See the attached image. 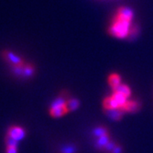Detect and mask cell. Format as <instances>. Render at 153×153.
Wrapping results in <instances>:
<instances>
[{
    "label": "cell",
    "instance_id": "cell-1",
    "mask_svg": "<svg viewBox=\"0 0 153 153\" xmlns=\"http://www.w3.org/2000/svg\"><path fill=\"white\" fill-rule=\"evenodd\" d=\"M110 36L117 39H131L139 34V27L134 22V13L127 6L118 7L112 15L107 28Z\"/></svg>",
    "mask_w": 153,
    "mask_h": 153
},
{
    "label": "cell",
    "instance_id": "cell-2",
    "mask_svg": "<svg viewBox=\"0 0 153 153\" xmlns=\"http://www.w3.org/2000/svg\"><path fill=\"white\" fill-rule=\"evenodd\" d=\"M67 100L65 99L59 97L56 100H55L50 106V110H49V113L52 117H60L66 113L69 112V110L67 108V105H66Z\"/></svg>",
    "mask_w": 153,
    "mask_h": 153
},
{
    "label": "cell",
    "instance_id": "cell-3",
    "mask_svg": "<svg viewBox=\"0 0 153 153\" xmlns=\"http://www.w3.org/2000/svg\"><path fill=\"white\" fill-rule=\"evenodd\" d=\"M25 135H26L25 130L22 127H19V126H12L8 129V132H7V136L10 137L17 141L22 140Z\"/></svg>",
    "mask_w": 153,
    "mask_h": 153
},
{
    "label": "cell",
    "instance_id": "cell-4",
    "mask_svg": "<svg viewBox=\"0 0 153 153\" xmlns=\"http://www.w3.org/2000/svg\"><path fill=\"white\" fill-rule=\"evenodd\" d=\"M107 81H108L109 86L111 88L112 90L116 89V88L118 87L121 83H122V79H121L120 75L117 74V73H115V72L114 73L110 74V76H108Z\"/></svg>",
    "mask_w": 153,
    "mask_h": 153
},
{
    "label": "cell",
    "instance_id": "cell-5",
    "mask_svg": "<svg viewBox=\"0 0 153 153\" xmlns=\"http://www.w3.org/2000/svg\"><path fill=\"white\" fill-rule=\"evenodd\" d=\"M140 109V104L135 100H127L124 105L121 108L123 111L127 112H134Z\"/></svg>",
    "mask_w": 153,
    "mask_h": 153
},
{
    "label": "cell",
    "instance_id": "cell-6",
    "mask_svg": "<svg viewBox=\"0 0 153 153\" xmlns=\"http://www.w3.org/2000/svg\"><path fill=\"white\" fill-rule=\"evenodd\" d=\"M103 106H104V108L105 110L120 109L117 103L116 102V100L111 95L105 99L104 101H103Z\"/></svg>",
    "mask_w": 153,
    "mask_h": 153
},
{
    "label": "cell",
    "instance_id": "cell-7",
    "mask_svg": "<svg viewBox=\"0 0 153 153\" xmlns=\"http://www.w3.org/2000/svg\"><path fill=\"white\" fill-rule=\"evenodd\" d=\"M123 111L121 109H110L105 110V114L107 115L108 117H110L111 119L113 120H119L121 119L122 116H123Z\"/></svg>",
    "mask_w": 153,
    "mask_h": 153
},
{
    "label": "cell",
    "instance_id": "cell-8",
    "mask_svg": "<svg viewBox=\"0 0 153 153\" xmlns=\"http://www.w3.org/2000/svg\"><path fill=\"white\" fill-rule=\"evenodd\" d=\"M111 96L114 98V100H116V102L117 103L120 109L124 105V104H125L126 102H127V100H128V98L126 96H124L122 94L118 93V92H116V91H113V94H111Z\"/></svg>",
    "mask_w": 153,
    "mask_h": 153
},
{
    "label": "cell",
    "instance_id": "cell-9",
    "mask_svg": "<svg viewBox=\"0 0 153 153\" xmlns=\"http://www.w3.org/2000/svg\"><path fill=\"white\" fill-rule=\"evenodd\" d=\"M113 91H116V92H118V93L123 94L127 98H129L132 94L130 88L128 87V85H126V84H123V83H121L120 85L116 89H114Z\"/></svg>",
    "mask_w": 153,
    "mask_h": 153
},
{
    "label": "cell",
    "instance_id": "cell-10",
    "mask_svg": "<svg viewBox=\"0 0 153 153\" xmlns=\"http://www.w3.org/2000/svg\"><path fill=\"white\" fill-rule=\"evenodd\" d=\"M109 142V136H108V134H106L103 136L99 137L98 140H97V146L99 148H105Z\"/></svg>",
    "mask_w": 153,
    "mask_h": 153
},
{
    "label": "cell",
    "instance_id": "cell-11",
    "mask_svg": "<svg viewBox=\"0 0 153 153\" xmlns=\"http://www.w3.org/2000/svg\"><path fill=\"white\" fill-rule=\"evenodd\" d=\"M66 105H67V108L69 110V111H71L76 110L79 106V102L76 99H70L67 100Z\"/></svg>",
    "mask_w": 153,
    "mask_h": 153
},
{
    "label": "cell",
    "instance_id": "cell-12",
    "mask_svg": "<svg viewBox=\"0 0 153 153\" xmlns=\"http://www.w3.org/2000/svg\"><path fill=\"white\" fill-rule=\"evenodd\" d=\"M94 135H95V136L100 137V136H103V135H105V134H107V131H106V129H105V128L100 127V128H95V129H94Z\"/></svg>",
    "mask_w": 153,
    "mask_h": 153
},
{
    "label": "cell",
    "instance_id": "cell-13",
    "mask_svg": "<svg viewBox=\"0 0 153 153\" xmlns=\"http://www.w3.org/2000/svg\"><path fill=\"white\" fill-rule=\"evenodd\" d=\"M6 153H17V147L15 146H7Z\"/></svg>",
    "mask_w": 153,
    "mask_h": 153
},
{
    "label": "cell",
    "instance_id": "cell-14",
    "mask_svg": "<svg viewBox=\"0 0 153 153\" xmlns=\"http://www.w3.org/2000/svg\"><path fill=\"white\" fill-rule=\"evenodd\" d=\"M115 146H115L114 143L109 142L107 145H106V146H105V148L106 150H108V151H112V150L114 149Z\"/></svg>",
    "mask_w": 153,
    "mask_h": 153
},
{
    "label": "cell",
    "instance_id": "cell-15",
    "mask_svg": "<svg viewBox=\"0 0 153 153\" xmlns=\"http://www.w3.org/2000/svg\"><path fill=\"white\" fill-rule=\"evenodd\" d=\"M74 148L69 146V147H66L63 150V153H73L74 152Z\"/></svg>",
    "mask_w": 153,
    "mask_h": 153
},
{
    "label": "cell",
    "instance_id": "cell-16",
    "mask_svg": "<svg viewBox=\"0 0 153 153\" xmlns=\"http://www.w3.org/2000/svg\"><path fill=\"white\" fill-rule=\"evenodd\" d=\"M121 152H122V150L119 146H115L114 149L111 151V153H121Z\"/></svg>",
    "mask_w": 153,
    "mask_h": 153
}]
</instances>
